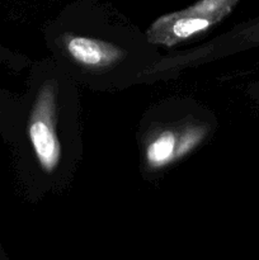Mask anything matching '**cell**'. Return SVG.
Returning a JSON list of instances; mask_svg holds the SVG:
<instances>
[{"mask_svg": "<svg viewBox=\"0 0 259 260\" xmlns=\"http://www.w3.org/2000/svg\"><path fill=\"white\" fill-rule=\"evenodd\" d=\"M239 0H200L180 12L157 18L146 32L152 45L172 47L206 32L228 17Z\"/></svg>", "mask_w": 259, "mask_h": 260, "instance_id": "1", "label": "cell"}, {"mask_svg": "<svg viewBox=\"0 0 259 260\" xmlns=\"http://www.w3.org/2000/svg\"><path fill=\"white\" fill-rule=\"evenodd\" d=\"M57 95L53 83L43 84L37 94L28 122V137L33 152L45 173L55 172L61 161L60 139L56 132Z\"/></svg>", "mask_w": 259, "mask_h": 260, "instance_id": "2", "label": "cell"}, {"mask_svg": "<svg viewBox=\"0 0 259 260\" xmlns=\"http://www.w3.org/2000/svg\"><path fill=\"white\" fill-rule=\"evenodd\" d=\"M206 134L207 128L200 124L163 129L147 144L145 150L147 165L159 169L182 159L202 142Z\"/></svg>", "mask_w": 259, "mask_h": 260, "instance_id": "3", "label": "cell"}, {"mask_svg": "<svg viewBox=\"0 0 259 260\" xmlns=\"http://www.w3.org/2000/svg\"><path fill=\"white\" fill-rule=\"evenodd\" d=\"M62 42L70 57L84 68H108L124 56V51L121 47L98 38L66 35Z\"/></svg>", "mask_w": 259, "mask_h": 260, "instance_id": "4", "label": "cell"}]
</instances>
